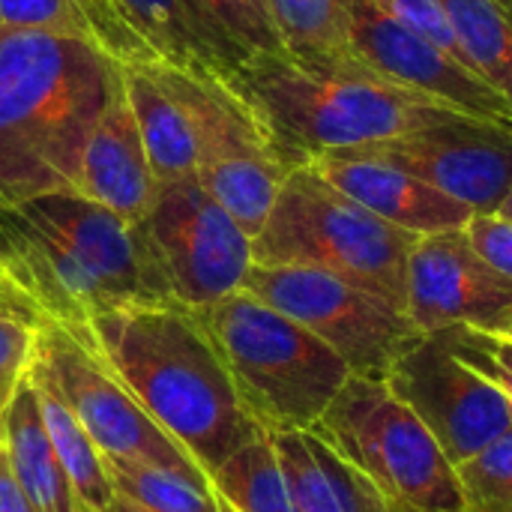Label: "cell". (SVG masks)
Listing matches in <instances>:
<instances>
[{"label": "cell", "instance_id": "1", "mask_svg": "<svg viewBox=\"0 0 512 512\" xmlns=\"http://www.w3.org/2000/svg\"><path fill=\"white\" fill-rule=\"evenodd\" d=\"M87 327L111 372L207 480L231 453L267 435L240 402L195 309L177 300L123 303L93 315Z\"/></svg>", "mask_w": 512, "mask_h": 512}, {"label": "cell", "instance_id": "2", "mask_svg": "<svg viewBox=\"0 0 512 512\" xmlns=\"http://www.w3.org/2000/svg\"><path fill=\"white\" fill-rule=\"evenodd\" d=\"M123 66L90 42L0 33V210L78 192L87 138Z\"/></svg>", "mask_w": 512, "mask_h": 512}, {"label": "cell", "instance_id": "3", "mask_svg": "<svg viewBox=\"0 0 512 512\" xmlns=\"http://www.w3.org/2000/svg\"><path fill=\"white\" fill-rule=\"evenodd\" d=\"M0 270L42 318L87 327L123 303L171 300L138 225L81 192L0 210Z\"/></svg>", "mask_w": 512, "mask_h": 512}, {"label": "cell", "instance_id": "4", "mask_svg": "<svg viewBox=\"0 0 512 512\" xmlns=\"http://www.w3.org/2000/svg\"><path fill=\"white\" fill-rule=\"evenodd\" d=\"M228 84L255 108L291 168L324 150L390 141L462 114L381 78L366 63L327 69L282 51L252 54L228 75Z\"/></svg>", "mask_w": 512, "mask_h": 512}, {"label": "cell", "instance_id": "5", "mask_svg": "<svg viewBox=\"0 0 512 512\" xmlns=\"http://www.w3.org/2000/svg\"><path fill=\"white\" fill-rule=\"evenodd\" d=\"M195 315L240 402L267 435L309 432L351 378L348 363L330 345L243 288L198 306Z\"/></svg>", "mask_w": 512, "mask_h": 512}, {"label": "cell", "instance_id": "6", "mask_svg": "<svg viewBox=\"0 0 512 512\" xmlns=\"http://www.w3.org/2000/svg\"><path fill=\"white\" fill-rule=\"evenodd\" d=\"M414 243V234L339 192L312 165H297L288 171L264 228L252 240V261L324 270L405 309Z\"/></svg>", "mask_w": 512, "mask_h": 512}, {"label": "cell", "instance_id": "7", "mask_svg": "<svg viewBox=\"0 0 512 512\" xmlns=\"http://www.w3.org/2000/svg\"><path fill=\"white\" fill-rule=\"evenodd\" d=\"M309 432L357 465L390 504L417 512H471L456 465L381 378L351 375Z\"/></svg>", "mask_w": 512, "mask_h": 512}, {"label": "cell", "instance_id": "8", "mask_svg": "<svg viewBox=\"0 0 512 512\" xmlns=\"http://www.w3.org/2000/svg\"><path fill=\"white\" fill-rule=\"evenodd\" d=\"M156 66L189 111L198 144L195 174L201 186L255 240L291 165L255 108L225 78L192 75L189 69L168 63Z\"/></svg>", "mask_w": 512, "mask_h": 512}, {"label": "cell", "instance_id": "9", "mask_svg": "<svg viewBox=\"0 0 512 512\" xmlns=\"http://www.w3.org/2000/svg\"><path fill=\"white\" fill-rule=\"evenodd\" d=\"M243 291L312 330L351 375L384 381L393 363L423 339L402 306L324 270L252 264Z\"/></svg>", "mask_w": 512, "mask_h": 512}, {"label": "cell", "instance_id": "10", "mask_svg": "<svg viewBox=\"0 0 512 512\" xmlns=\"http://www.w3.org/2000/svg\"><path fill=\"white\" fill-rule=\"evenodd\" d=\"M33 351L102 456L168 468L210 486L198 462L141 408L126 384L111 372V366L90 342V327H66L42 318Z\"/></svg>", "mask_w": 512, "mask_h": 512}, {"label": "cell", "instance_id": "11", "mask_svg": "<svg viewBox=\"0 0 512 512\" xmlns=\"http://www.w3.org/2000/svg\"><path fill=\"white\" fill-rule=\"evenodd\" d=\"M138 228L171 300L189 309L240 291L255 264L252 237L201 186L198 174L159 183Z\"/></svg>", "mask_w": 512, "mask_h": 512}, {"label": "cell", "instance_id": "12", "mask_svg": "<svg viewBox=\"0 0 512 512\" xmlns=\"http://www.w3.org/2000/svg\"><path fill=\"white\" fill-rule=\"evenodd\" d=\"M384 381L423 420L456 468L512 429L504 396L438 336L411 345Z\"/></svg>", "mask_w": 512, "mask_h": 512}, {"label": "cell", "instance_id": "13", "mask_svg": "<svg viewBox=\"0 0 512 512\" xmlns=\"http://www.w3.org/2000/svg\"><path fill=\"white\" fill-rule=\"evenodd\" d=\"M405 312L423 336L474 327L510 333L512 282L468 240L465 228L417 237L408 255Z\"/></svg>", "mask_w": 512, "mask_h": 512}, {"label": "cell", "instance_id": "14", "mask_svg": "<svg viewBox=\"0 0 512 512\" xmlns=\"http://www.w3.org/2000/svg\"><path fill=\"white\" fill-rule=\"evenodd\" d=\"M354 54L381 78L432 96L462 114L512 126L507 99L462 60L396 18L381 0H351Z\"/></svg>", "mask_w": 512, "mask_h": 512}, {"label": "cell", "instance_id": "15", "mask_svg": "<svg viewBox=\"0 0 512 512\" xmlns=\"http://www.w3.org/2000/svg\"><path fill=\"white\" fill-rule=\"evenodd\" d=\"M369 147L474 213H495L512 186V126L483 117L453 114Z\"/></svg>", "mask_w": 512, "mask_h": 512}, {"label": "cell", "instance_id": "16", "mask_svg": "<svg viewBox=\"0 0 512 512\" xmlns=\"http://www.w3.org/2000/svg\"><path fill=\"white\" fill-rule=\"evenodd\" d=\"M306 165H312L339 192L414 237L465 228L474 216L468 204L384 159L369 144L324 150Z\"/></svg>", "mask_w": 512, "mask_h": 512}, {"label": "cell", "instance_id": "17", "mask_svg": "<svg viewBox=\"0 0 512 512\" xmlns=\"http://www.w3.org/2000/svg\"><path fill=\"white\" fill-rule=\"evenodd\" d=\"M156 189L159 183L153 177L120 72V84L114 87L105 111L99 114L87 138L78 192L108 207L129 225H138L147 216Z\"/></svg>", "mask_w": 512, "mask_h": 512}, {"label": "cell", "instance_id": "18", "mask_svg": "<svg viewBox=\"0 0 512 512\" xmlns=\"http://www.w3.org/2000/svg\"><path fill=\"white\" fill-rule=\"evenodd\" d=\"M132 33L153 51L156 63L225 78L243 63L237 51L210 30L192 0H111Z\"/></svg>", "mask_w": 512, "mask_h": 512}, {"label": "cell", "instance_id": "19", "mask_svg": "<svg viewBox=\"0 0 512 512\" xmlns=\"http://www.w3.org/2000/svg\"><path fill=\"white\" fill-rule=\"evenodd\" d=\"M0 444L6 447L12 474L33 512H90L72 489V480L45 432L36 390L27 372L18 375L0 420Z\"/></svg>", "mask_w": 512, "mask_h": 512}, {"label": "cell", "instance_id": "20", "mask_svg": "<svg viewBox=\"0 0 512 512\" xmlns=\"http://www.w3.org/2000/svg\"><path fill=\"white\" fill-rule=\"evenodd\" d=\"M123 90L138 123L156 183L192 177L198 168V144L189 111L159 75L156 63L123 66Z\"/></svg>", "mask_w": 512, "mask_h": 512}, {"label": "cell", "instance_id": "21", "mask_svg": "<svg viewBox=\"0 0 512 512\" xmlns=\"http://www.w3.org/2000/svg\"><path fill=\"white\" fill-rule=\"evenodd\" d=\"M39 30L96 45L120 66L156 63L111 0H0V33Z\"/></svg>", "mask_w": 512, "mask_h": 512}, {"label": "cell", "instance_id": "22", "mask_svg": "<svg viewBox=\"0 0 512 512\" xmlns=\"http://www.w3.org/2000/svg\"><path fill=\"white\" fill-rule=\"evenodd\" d=\"M24 372H27L33 390H36V402H39L45 432H48L63 468H66V474L72 480L75 495L81 498V504L90 512H105L108 504L114 501V489H111V480H108L105 459H102L99 447L93 444L87 429L78 423V417L72 414V408L60 396L57 384L51 381V375L42 366V360L36 357V351H33Z\"/></svg>", "mask_w": 512, "mask_h": 512}, {"label": "cell", "instance_id": "23", "mask_svg": "<svg viewBox=\"0 0 512 512\" xmlns=\"http://www.w3.org/2000/svg\"><path fill=\"white\" fill-rule=\"evenodd\" d=\"M282 54L327 69L363 66L351 42V0H267Z\"/></svg>", "mask_w": 512, "mask_h": 512}, {"label": "cell", "instance_id": "24", "mask_svg": "<svg viewBox=\"0 0 512 512\" xmlns=\"http://www.w3.org/2000/svg\"><path fill=\"white\" fill-rule=\"evenodd\" d=\"M465 63L512 108V0H444Z\"/></svg>", "mask_w": 512, "mask_h": 512}, {"label": "cell", "instance_id": "25", "mask_svg": "<svg viewBox=\"0 0 512 512\" xmlns=\"http://www.w3.org/2000/svg\"><path fill=\"white\" fill-rule=\"evenodd\" d=\"M210 489L231 512H294L285 471L270 435L231 453L213 474Z\"/></svg>", "mask_w": 512, "mask_h": 512}, {"label": "cell", "instance_id": "26", "mask_svg": "<svg viewBox=\"0 0 512 512\" xmlns=\"http://www.w3.org/2000/svg\"><path fill=\"white\" fill-rule=\"evenodd\" d=\"M114 495L150 512H222L210 486L177 471L102 456Z\"/></svg>", "mask_w": 512, "mask_h": 512}, {"label": "cell", "instance_id": "27", "mask_svg": "<svg viewBox=\"0 0 512 512\" xmlns=\"http://www.w3.org/2000/svg\"><path fill=\"white\" fill-rule=\"evenodd\" d=\"M216 36H222L240 60L252 54L282 51L267 0H192Z\"/></svg>", "mask_w": 512, "mask_h": 512}, {"label": "cell", "instance_id": "28", "mask_svg": "<svg viewBox=\"0 0 512 512\" xmlns=\"http://www.w3.org/2000/svg\"><path fill=\"white\" fill-rule=\"evenodd\" d=\"M270 438L288 480L294 512H348L345 501L321 471L306 432H273Z\"/></svg>", "mask_w": 512, "mask_h": 512}, {"label": "cell", "instance_id": "29", "mask_svg": "<svg viewBox=\"0 0 512 512\" xmlns=\"http://www.w3.org/2000/svg\"><path fill=\"white\" fill-rule=\"evenodd\" d=\"M456 471L471 512H512V429Z\"/></svg>", "mask_w": 512, "mask_h": 512}, {"label": "cell", "instance_id": "30", "mask_svg": "<svg viewBox=\"0 0 512 512\" xmlns=\"http://www.w3.org/2000/svg\"><path fill=\"white\" fill-rule=\"evenodd\" d=\"M42 312L0 270V381H15L36 345Z\"/></svg>", "mask_w": 512, "mask_h": 512}, {"label": "cell", "instance_id": "31", "mask_svg": "<svg viewBox=\"0 0 512 512\" xmlns=\"http://www.w3.org/2000/svg\"><path fill=\"white\" fill-rule=\"evenodd\" d=\"M432 336H438L462 363L480 372L504 396L512 414V336L486 333L474 327H450Z\"/></svg>", "mask_w": 512, "mask_h": 512}, {"label": "cell", "instance_id": "32", "mask_svg": "<svg viewBox=\"0 0 512 512\" xmlns=\"http://www.w3.org/2000/svg\"><path fill=\"white\" fill-rule=\"evenodd\" d=\"M309 447L321 465V471L327 474V480L333 483V489L339 492V498L345 501L348 512H387L390 501L387 495L357 468L351 465L342 453H336L327 441H321L318 435L306 432Z\"/></svg>", "mask_w": 512, "mask_h": 512}, {"label": "cell", "instance_id": "33", "mask_svg": "<svg viewBox=\"0 0 512 512\" xmlns=\"http://www.w3.org/2000/svg\"><path fill=\"white\" fill-rule=\"evenodd\" d=\"M381 6H387L408 27H414L417 33H423L426 39H432L438 48H444L447 54H453L456 60L465 63V54L459 48V39H456V30H453V21L447 15L444 0H381Z\"/></svg>", "mask_w": 512, "mask_h": 512}, {"label": "cell", "instance_id": "34", "mask_svg": "<svg viewBox=\"0 0 512 512\" xmlns=\"http://www.w3.org/2000/svg\"><path fill=\"white\" fill-rule=\"evenodd\" d=\"M465 234L474 249L512 282V219L498 213H474L465 225Z\"/></svg>", "mask_w": 512, "mask_h": 512}, {"label": "cell", "instance_id": "35", "mask_svg": "<svg viewBox=\"0 0 512 512\" xmlns=\"http://www.w3.org/2000/svg\"><path fill=\"white\" fill-rule=\"evenodd\" d=\"M0 512H33V507L27 504L15 474H12V465H9V456H6V447L0 444Z\"/></svg>", "mask_w": 512, "mask_h": 512}, {"label": "cell", "instance_id": "36", "mask_svg": "<svg viewBox=\"0 0 512 512\" xmlns=\"http://www.w3.org/2000/svg\"><path fill=\"white\" fill-rule=\"evenodd\" d=\"M105 512H150V510H144V507H138V504L126 501V498L114 495V501L108 504V510H105Z\"/></svg>", "mask_w": 512, "mask_h": 512}, {"label": "cell", "instance_id": "37", "mask_svg": "<svg viewBox=\"0 0 512 512\" xmlns=\"http://www.w3.org/2000/svg\"><path fill=\"white\" fill-rule=\"evenodd\" d=\"M15 381H18V378H15ZM15 381H0V420H3V411H6V402H9V396H12Z\"/></svg>", "mask_w": 512, "mask_h": 512}, {"label": "cell", "instance_id": "38", "mask_svg": "<svg viewBox=\"0 0 512 512\" xmlns=\"http://www.w3.org/2000/svg\"><path fill=\"white\" fill-rule=\"evenodd\" d=\"M498 216H504V219H512V186H510V192H507V198L501 201V207L495 210Z\"/></svg>", "mask_w": 512, "mask_h": 512}, {"label": "cell", "instance_id": "39", "mask_svg": "<svg viewBox=\"0 0 512 512\" xmlns=\"http://www.w3.org/2000/svg\"><path fill=\"white\" fill-rule=\"evenodd\" d=\"M387 512H417V510H408V507H402V504H390V510Z\"/></svg>", "mask_w": 512, "mask_h": 512}, {"label": "cell", "instance_id": "40", "mask_svg": "<svg viewBox=\"0 0 512 512\" xmlns=\"http://www.w3.org/2000/svg\"><path fill=\"white\" fill-rule=\"evenodd\" d=\"M219 510H222V512H231V510H225V507H222V504H219Z\"/></svg>", "mask_w": 512, "mask_h": 512}, {"label": "cell", "instance_id": "41", "mask_svg": "<svg viewBox=\"0 0 512 512\" xmlns=\"http://www.w3.org/2000/svg\"><path fill=\"white\" fill-rule=\"evenodd\" d=\"M507 336H512V327H510V333H507Z\"/></svg>", "mask_w": 512, "mask_h": 512}]
</instances>
